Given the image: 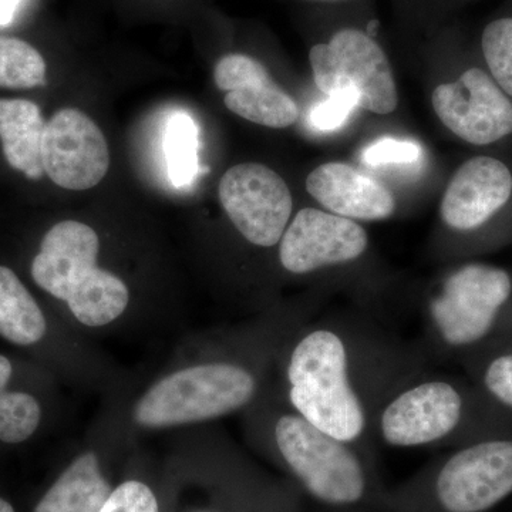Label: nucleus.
<instances>
[{
  "mask_svg": "<svg viewBox=\"0 0 512 512\" xmlns=\"http://www.w3.org/2000/svg\"><path fill=\"white\" fill-rule=\"evenodd\" d=\"M306 188L326 210L349 220H386L396 208L387 188L348 164L320 165L309 174Z\"/></svg>",
  "mask_w": 512,
  "mask_h": 512,
  "instance_id": "obj_15",
  "label": "nucleus"
},
{
  "mask_svg": "<svg viewBox=\"0 0 512 512\" xmlns=\"http://www.w3.org/2000/svg\"><path fill=\"white\" fill-rule=\"evenodd\" d=\"M367 248L365 229L332 212L303 208L281 239L279 259L292 274L355 261Z\"/></svg>",
  "mask_w": 512,
  "mask_h": 512,
  "instance_id": "obj_11",
  "label": "nucleus"
},
{
  "mask_svg": "<svg viewBox=\"0 0 512 512\" xmlns=\"http://www.w3.org/2000/svg\"><path fill=\"white\" fill-rule=\"evenodd\" d=\"M42 161L47 177L59 187L90 190L109 171V144L99 126L83 111L59 110L47 121Z\"/></svg>",
  "mask_w": 512,
  "mask_h": 512,
  "instance_id": "obj_9",
  "label": "nucleus"
},
{
  "mask_svg": "<svg viewBox=\"0 0 512 512\" xmlns=\"http://www.w3.org/2000/svg\"><path fill=\"white\" fill-rule=\"evenodd\" d=\"M275 444L289 473L322 507L356 512L384 498L356 451L299 416L285 414L275 426Z\"/></svg>",
  "mask_w": 512,
  "mask_h": 512,
  "instance_id": "obj_2",
  "label": "nucleus"
},
{
  "mask_svg": "<svg viewBox=\"0 0 512 512\" xmlns=\"http://www.w3.org/2000/svg\"><path fill=\"white\" fill-rule=\"evenodd\" d=\"M218 192L229 220L247 241L264 248L281 242L293 208L281 175L262 164L235 165L222 175Z\"/></svg>",
  "mask_w": 512,
  "mask_h": 512,
  "instance_id": "obj_8",
  "label": "nucleus"
},
{
  "mask_svg": "<svg viewBox=\"0 0 512 512\" xmlns=\"http://www.w3.org/2000/svg\"><path fill=\"white\" fill-rule=\"evenodd\" d=\"M20 2L22 0H0V28H6L13 22Z\"/></svg>",
  "mask_w": 512,
  "mask_h": 512,
  "instance_id": "obj_28",
  "label": "nucleus"
},
{
  "mask_svg": "<svg viewBox=\"0 0 512 512\" xmlns=\"http://www.w3.org/2000/svg\"><path fill=\"white\" fill-rule=\"evenodd\" d=\"M484 383L498 402L512 409V355L495 357L485 370Z\"/></svg>",
  "mask_w": 512,
  "mask_h": 512,
  "instance_id": "obj_26",
  "label": "nucleus"
},
{
  "mask_svg": "<svg viewBox=\"0 0 512 512\" xmlns=\"http://www.w3.org/2000/svg\"><path fill=\"white\" fill-rule=\"evenodd\" d=\"M215 83L227 92L225 106L259 126L285 128L299 117L296 101L276 86L264 64L245 55L222 57L215 66Z\"/></svg>",
  "mask_w": 512,
  "mask_h": 512,
  "instance_id": "obj_13",
  "label": "nucleus"
},
{
  "mask_svg": "<svg viewBox=\"0 0 512 512\" xmlns=\"http://www.w3.org/2000/svg\"><path fill=\"white\" fill-rule=\"evenodd\" d=\"M164 146L171 183L177 188L187 187L198 173V127L191 116L184 111L171 116Z\"/></svg>",
  "mask_w": 512,
  "mask_h": 512,
  "instance_id": "obj_20",
  "label": "nucleus"
},
{
  "mask_svg": "<svg viewBox=\"0 0 512 512\" xmlns=\"http://www.w3.org/2000/svg\"><path fill=\"white\" fill-rule=\"evenodd\" d=\"M13 367L8 357L0 355V441L23 443L33 436L40 423L42 410L28 393L9 392Z\"/></svg>",
  "mask_w": 512,
  "mask_h": 512,
  "instance_id": "obj_19",
  "label": "nucleus"
},
{
  "mask_svg": "<svg viewBox=\"0 0 512 512\" xmlns=\"http://www.w3.org/2000/svg\"><path fill=\"white\" fill-rule=\"evenodd\" d=\"M114 487L99 456L86 451L64 468L33 512H100Z\"/></svg>",
  "mask_w": 512,
  "mask_h": 512,
  "instance_id": "obj_16",
  "label": "nucleus"
},
{
  "mask_svg": "<svg viewBox=\"0 0 512 512\" xmlns=\"http://www.w3.org/2000/svg\"><path fill=\"white\" fill-rule=\"evenodd\" d=\"M512 494V440L451 454L426 476L384 497L389 512H487Z\"/></svg>",
  "mask_w": 512,
  "mask_h": 512,
  "instance_id": "obj_3",
  "label": "nucleus"
},
{
  "mask_svg": "<svg viewBox=\"0 0 512 512\" xmlns=\"http://www.w3.org/2000/svg\"><path fill=\"white\" fill-rule=\"evenodd\" d=\"M421 157L419 144L413 141L384 137L370 144L363 153V161L372 167L387 164L416 163Z\"/></svg>",
  "mask_w": 512,
  "mask_h": 512,
  "instance_id": "obj_25",
  "label": "nucleus"
},
{
  "mask_svg": "<svg viewBox=\"0 0 512 512\" xmlns=\"http://www.w3.org/2000/svg\"><path fill=\"white\" fill-rule=\"evenodd\" d=\"M345 343L332 330L308 333L293 349L288 366L289 400L299 416L343 443L366 426L365 410L349 379Z\"/></svg>",
  "mask_w": 512,
  "mask_h": 512,
  "instance_id": "obj_4",
  "label": "nucleus"
},
{
  "mask_svg": "<svg viewBox=\"0 0 512 512\" xmlns=\"http://www.w3.org/2000/svg\"><path fill=\"white\" fill-rule=\"evenodd\" d=\"M100 239L90 225L63 221L47 231L32 262L37 286L66 302L89 328L109 325L126 311L130 292L119 276L97 266Z\"/></svg>",
  "mask_w": 512,
  "mask_h": 512,
  "instance_id": "obj_1",
  "label": "nucleus"
},
{
  "mask_svg": "<svg viewBox=\"0 0 512 512\" xmlns=\"http://www.w3.org/2000/svg\"><path fill=\"white\" fill-rule=\"evenodd\" d=\"M0 512H15V510H13L12 504H10L9 501L0 497Z\"/></svg>",
  "mask_w": 512,
  "mask_h": 512,
  "instance_id": "obj_29",
  "label": "nucleus"
},
{
  "mask_svg": "<svg viewBox=\"0 0 512 512\" xmlns=\"http://www.w3.org/2000/svg\"><path fill=\"white\" fill-rule=\"evenodd\" d=\"M46 84V62L25 40L0 36V87L33 89Z\"/></svg>",
  "mask_w": 512,
  "mask_h": 512,
  "instance_id": "obj_21",
  "label": "nucleus"
},
{
  "mask_svg": "<svg viewBox=\"0 0 512 512\" xmlns=\"http://www.w3.org/2000/svg\"><path fill=\"white\" fill-rule=\"evenodd\" d=\"M174 512H295L289 501L286 500H264L261 504L255 505V500L251 505H244L239 503L238 507H231V505H191V507H183L181 510Z\"/></svg>",
  "mask_w": 512,
  "mask_h": 512,
  "instance_id": "obj_27",
  "label": "nucleus"
},
{
  "mask_svg": "<svg viewBox=\"0 0 512 512\" xmlns=\"http://www.w3.org/2000/svg\"><path fill=\"white\" fill-rule=\"evenodd\" d=\"M46 121L29 100H0V140L10 167L28 178L42 177V146Z\"/></svg>",
  "mask_w": 512,
  "mask_h": 512,
  "instance_id": "obj_17",
  "label": "nucleus"
},
{
  "mask_svg": "<svg viewBox=\"0 0 512 512\" xmlns=\"http://www.w3.org/2000/svg\"><path fill=\"white\" fill-rule=\"evenodd\" d=\"M512 194L507 165L491 157L466 161L448 184L441 218L456 231H473L503 208Z\"/></svg>",
  "mask_w": 512,
  "mask_h": 512,
  "instance_id": "obj_14",
  "label": "nucleus"
},
{
  "mask_svg": "<svg viewBox=\"0 0 512 512\" xmlns=\"http://www.w3.org/2000/svg\"><path fill=\"white\" fill-rule=\"evenodd\" d=\"M481 47L495 82L512 96V18L497 19L487 25Z\"/></svg>",
  "mask_w": 512,
  "mask_h": 512,
  "instance_id": "obj_22",
  "label": "nucleus"
},
{
  "mask_svg": "<svg viewBox=\"0 0 512 512\" xmlns=\"http://www.w3.org/2000/svg\"><path fill=\"white\" fill-rule=\"evenodd\" d=\"M512 292L510 275L495 266L471 264L448 276L430 305L434 325L450 346L473 345L493 329Z\"/></svg>",
  "mask_w": 512,
  "mask_h": 512,
  "instance_id": "obj_7",
  "label": "nucleus"
},
{
  "mask_svg": "<svg viewBox=\"0 0 512 512\" xmlns=\"http://www.w3.org/2000/svg\"><path fill=\"white\" fill-rule=\"evenodd\" d=\"M316 86L325 94L352 89L359 106L377 114L393 113L397 89L389 60L372 37L356 29L340 30L329 43L309 53Z\"/></svg>",
  "mask_w": 512,
  "mask_h": 512,
  "instance_id": "obj_6",
  "label": "nucleus"
},
{
  "mask_svg": "<svg viewBox=\"0 0 512 512\" xmlns=\"http://www.w3.org/2000/svg\"><path fill=\"white\" fill-rule=\"evenodd\" d=\"M254 376L244 367L210 363L163 377L141 396L133 419L144 429H165L227 416L254 397Z\"/></svg>",
  "mask_w": 512,
  "mask_h": 512,
  "instance_id": "obj_5",
  "label": "nucleus"
},
{
  "mask_svg": "<svg viewBox=\"0 0 512 512\" xmlns=\"http://www.w3.org/2000/svg\"><path fill=\"white\" fill-rule=\"evenodd\" d=\"M359 106V94L352 89H340L328 94V99L316 104L309 121L319 131L338 130Z\"/></svg>",
  "mask_w": 512,
  "mask_h": 512,
  "instance_id": "obj_24",
  "label": "nucleus"
},
{
  "mask_svg": "<svg viewBox=\"0 0 512 512\" xmlns=\"http://www.w3.org/2000/svg\"><path fill=\"white\" fill-rule=\"evenodd\" d=\"M463 416V399L453 384L426 382L404 390L387 404L380 419L389 446L413 448L447 437Z\"/></svg>",
  "mask_w": 512,
  "mask_h": 512,
  "instance_id": "obj_12",
  "label": "nucleus"
},
{
  "mask_svg": "<svg viewBox=\"0 0 512 512\" xmlns=\"http://www.w3.org/2000/svg\"><path fill=\"white\" fill-rule=\"evenodd\" d=\"M47 323L42 309L12 269L0 266V336L19 346L45 338Z\"/></svg>",
  "mask_w": 512,
  "mask_h": 512,
  "instance_id": "obj_18",
  "label": "nucleus"
},
{
  "mask_svg": "<svg viewBox=\"0 0 512 512\" xmlns=\"http://www.w3.org/2000/svg\"><path fill=\"white\" fill-rule=\"evenodd\" d=\"M100 512H161V507L150 485L140 480H126L114 487Z\"/></svg>",
  "mask_w": 512,
  "mask_h": 512,
  "instance_id": "obj_23",
  "label": "nucleus"
},
{
  "mask_svg": "<svg viewBox=\"0 0 512 512\" xmlns=\"http://www.w3.org/2000/svg\"><path fill=\"white\" fill-rule=\"evenodd\" d=\"M441 123L476 146L495 143L512 133V103L484 70H467L457 82L433 92Z\"/></svg>",
  "mask_w": 512,
  "mask_h": 512,
  "instance_id": "obj_10",
  "label": "nucleus"
}]
</instances>
